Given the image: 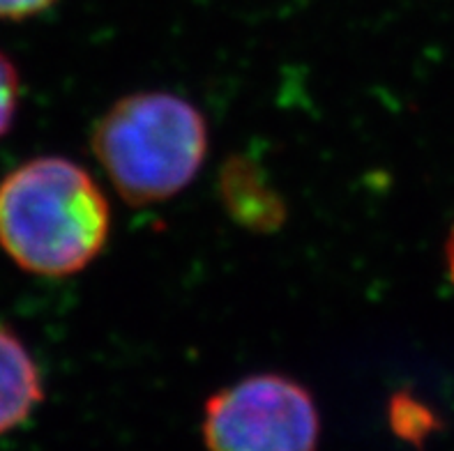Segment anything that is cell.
<instances>
[{
	"label": "cell",
	"mask_w": 454,
	"mask_h": 451,
	"mask_svg": "<svg viewBox=\"0 0 454 451\" xmlns=\"http://www.w3.org/2000/svg\"><path fill=\"white\" fill-rule=\"evenodd\" d=\"M56 0H0V19L3 21H21L42 14Z\"/></svg>",
	"instance_id": "8992f818"
},
{
	"label": "cell",
	"mask_w": 454,
	"mask_h": 451,
	"mask_svg": "<svg viewBox=\"0 0 454 451\" xmlns=\"http://www.w3.org/2000/svg\"><path fill=\"white\" fill-rule=\"evenodd\" d=\"M109 230V200L76 161L37 157L0 180V249L28 275H79L102 253Z\"/></svg>",
	"instance_id": "6da1fadb"
},
{
	"label": "cell",
	"mask_w": 454,
	"mask_h": 451,
	"mask_svg": "<svg viewBox=\"0 0 454 451\" xmlns=\"http://www.w3.org/2000/svg\"><path fill=\"white\" fill-rule=\"evenodd\" d=\"M445 260H448V272L454 281V226L452 230H450L448 242H445Z\"/></svg>",
	"instance_id": "52a82bcc"
},
{
	"label": "cell",
	"mask_w": 454,
	"mask_h": 451,
	"mask_svg": "<svg viewBox=\"0 0 454 451\" xmlns=\"http://www.w3.org/2000/svg\"><path fill=\"white\" fill-rule=\"evenodd\" d=\"M90 145L127 203L153 206L180 194L201 171L207 125L178 95L134 92L99 118Z\"/></svg>",
	"instance_id": "7a4b0ae2"
},
{
	"label": "cell",
	"mask_w": 454,
	"mask_h": 451,
	"mask_svg": "<svg viewBox=\"0 0 454 451\" xmlns=\"http://www.w3.org/2000/svg\"><path fill=\"white\" fill-rule=\"evenodd\" d=\"M201 431L207 451H318L321 415L305 385L256 373L207 399Z\"/></svg>",
	"instance_id": "3957f363"
},
{
	"label": "cell",
	"mask_w": 454,
	"mask_h": 451,
	"mask_svg": "<svg viewBox=\"0 0 454 451\" xmlns=\"http://www.w3.org/2000/svg\"><path fill=\"white\" fill-rule=\"evenodd\" d=\"M42 400L40 366L17 331L0 323V435L23 426Z\"/></svg>",
	"instance_id": "277c9868"
},
{
	"label": "cell",
	"mask_w": 454,
	"mask_h": 451,
	"mask_svg": "<svg viewBox=\"0 0 454 451\" xmlns=\"http://www.w3.org/2000/svg\"><path fill=\"white\" fill-rule=\"evenodd\" d=\"M21 102V76L7 53L0 51V138H5Z\"/></svg>",
	"instance_id": "5b68a950"
}]
</instances>
